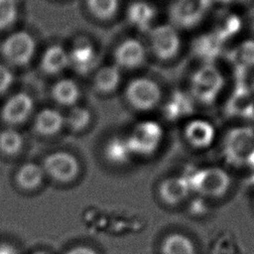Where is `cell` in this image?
Returning <instances> with one entry per match:
<instances>
[{
    "label": "cell",
    "instance_id": "cell-1",
    "mask_svg": "<svg viewBox=\"0 0 254 254\" xmlns=\"http://www.w3.org/2000/svg\"><path fill=\"white\" fill-rule=\"evenodd\" d=\"M223 152L233 165L254 167V130L249 127L229 130L224 138Z\"/></svg>",
    "mask_w": 254,
    "mask_h": 254
},
{
    "label": "cell",
    "instance_id": "cell-2",
    "mask_svg": "<svg viewBox=\"0 0 254 254\" xmlns=\"http://www.w3.org/2000/svg\"><path fill=\"white\" fill-rule=\"evenodd\" d=\"M36 52V41L27 31L20 30L8 35L0 46L3 60L10 65L22 67L28 65Z\"/></svg>",
    "mask_w": 254,
    "mask_h": 254
},
{
    "label": "cell",
    "instance_id": "cell-3",
    "mask_svg": "<svg viewBox=\"0 0 254 254\" xmlns=\"http://www.w3.org/2000/svg\"><path fill=\"white\" fill-rule=\"evenodd\" d=\"M188 180L191 191L211 198L223 196L230 187L227 173L216 167L198 170Z\"/></svg>",
    "mask_w": 254,
    "mask_h": 254
},
{
    "label": "cell",
    "instance_id": "cell-4",
    "mask_svg": "<svg viewBox=\"0 0 254 254\" xmlns=\"http://www.w3.org/2000/svg\"><path fill=\"white\" fill-rule=\"evenodd\" d=\"M222 85L223 77L219 70L214 65L206 64L192 74L190 93L197 101L208 104L215 100Z\"/></svg>",
    "mask_w": 254,
    "mask_h": 254
},
{
    "label": "cell",
    "instance_id": "cell-5",
    "mask_svg": "<svg viewBox=\"0 0 254 254\" xmlns=\"http://www.w3.org/2000/svg\"><path fill=\"white\" fill-rule=\"evenodd\" d=\"M162 98V91L156 81L148 77L132 79L125 88V99L138 111L154 109Z\"/></svg>",
    "mask_w": 254,
    "mask_h": 254
},
{
    "label": "cell",
    "instance_id": "cell-6",
    "mask_svg": "<svg viewBox=\"0 0 254 254\" xmlns=\"http://www.w3.org/2000/svg\"><path fill=\"white\" fill-rule=\"evenodd\" d=\"M162 136L163 130L157 122L142 121L133 127L126 141L132 155L148 156L156 151Z\"/></svg>",
    "mask_w": 254,
    "mask_h": 254
},
{
    "label": "cell",
    "instance_id": "cell-7",
    "mask_svg": "<svg viewBox=\"0 0 254 254\" xmlns=\"http://www.w3.org/2000/svg\"><path fill=\"white\" fill-rule=\"evenodd\" d=\"M41 166L46 175L59 183H69L79 173L77 159L66 151H55L48 154Z\"/></svg>",
    "mask_w": 254,
    "mask_h": 254
},
{
    "label": "cell",
    "instance_id": "cell-8",
    "mask_svg": "<svg viewBox=\"0 0 254 254\" xmlns=\"http://www.w3.org/2000/svg\"><path fill=\"white\" fill-rule=\"evenodd\" d=\"M150 48L160 61H170L180 51L181 41L176 29L168 24L159 25L149 30Z\"/></svg>",
    "mask_w": 254,
    "mask_h": 254
},
{
    "label": "cell",
    "instance_id": "cell-9",
    "mask_svg": "<svg viewBox=\"0 0 254 254\" xmlns=\"http://www.w3.org/2000/svg\"><path fill=\"white\" fill-rule=\"evenodd\" d=\"M210 0H176L170 8V19L174 26L190 29L204 17Z\"/></svg>",
    "mask_w": 254,
    "mask_h": 254
},
{
    "label": "cell",
    "instance_id": "cell-10",
    "mask_svg": "<svg viewBox=\"0 0 254 254\" xmlns=\"http://www.w3.org/2000/svg\"><path fill=\"white\" fill-rule=\"evenodd\" d=\"M35 101L26 91H19L11 95L0 109L1 120L8 126L15 128L25 123L32 115Z\"/></svg>",
    "mask_w": 254,
    "mask_h": 254
},
{
    "label": "cell",
    "instance_id": "cell-11",
    "mask_svg": "<svg viewBox=\"0 0 254 254\" xmlns=\"http://www.w3.org/2000/svg\"><path fill=\"white\" fill-rule=\"evenodd\" d=\"M69 66L80 75L90 73L98 64V56L92 42L84 37L76 38L68 50Z\"/></svg>",
    "mask_w": 254,
    "mask_h": 254
},
{
    "label": "cell",
    "instance_id": "cell-12",
    "mask_svg": "<svg viewBox=\"0 0 254 254\" xmlns=\"http://www.w3.org/2000/svg\"><path fill=\"white\" fill-rule=\"evenodd\" d=\"M147 53L145 46L137 39L123 40L114 50V64L120 69H135L144 64Z\"/></svg>",
    "mask_w": 254,
    "mask_h": 254
},
{
    "label": "cell",
    "instance_id": "cell-13",
    "mask_svg": "<svg viewBox=\"0 0 254 254\" xmlns=\"http://www.w3.org/2000/svg\"><path fill=\"white\" fill-rule=\"evenodd\" d=\"M225 111L230 116L252 118L254 117V96L251 90L239 81L229 97Z\"/></svg>",
    "mask_w": 254,
    "mask_h": 254
},
{
    "label": "cell",
    "instance_id": "cell-14",
    "mask_svg": "<svg viewBox=\"0 0 254 254\" xmlns=\"http://www.w3.org/2000/svg\"><path fill=\"white\" fill-rule=\"evenodd\" d=\"M69 66V56L62 45L54 44L48 47L40 60L41 70L48 75L62 73Z\"/></svg>",
    "mask_w": 254,
    "mask_h": 254
},
{
    "label": "cell",
    "instance_id": "cell-15",
    "mask_svg": "<svg viewBox=\"0 0 254 254\" xmlns=\"http://www.w3.org/2000/svg\"><path fill=\"white\" fill-rule=\"evenodd\" d=\"M64 126V115L58 109L46 107L41 109L33 121L36 134L44 137L55 136Z\"/></svg>",
    "mask_w": 254,
    "mask_h": 254
},
{
    "label": "cell",
    "instance_id": "cell-16",
    "mask_svg": "<svg viewBox=\"0 0 254 254\" xmlns=\"http://www.w3.org/2000/svg\"><path fill=\"white\" fill-rule=\"evenodd\" d=\"M191 191L189 180L183 177H173L162 182L159 187L161 199L170 205L184 201Z\"/></svg>",
    "mask_w": 254,
    "mask_h": 254
},
{
    "label": "cell",
    "instance_id": "cell-17",
    "mask_svg": "<svg viewBox=\"0 0 254 254\" xmlns=\"http://www.w3.org/2000/svg\"><path fill=\"white\" fill-rule=\"evenodd\" d=\"M80 88L75 80L68 77L60 78L51 87L53 100L62 106L72 107L76 105L80 97Z\"/></svg>",
    "mask_w": 254,
    "mask_h": 254
},
{
    "label": "cell",
    "instance_id": "cell-18",
    "mask_svg": "<svg viewBox=\"0 0 254 254\" xmlns=\"http://www.w3.org/2000/svg\"><path fill=\"white\" fill-rule=\"evenodd\" d=\"M185 138L194 148H206L214 139L213 126L204 120H192L185 128Z\"/></svg>",
    "mask_w": 254,
    "mask_h": 254
},
{
    "label": "cell",
    "instance_id": "cell-19",
    "mask_svg": "<svg viewBox=\"0 0 254 254\" xmlns=\"http://www.w3.org/2000/svg\"><path fill=\"white\" fill-rule=\"evenodd\" d=\"M122 78L121 69L115 64H108L99 67L92 79L94 89L101 94H110L120 85Z\"/></svg>",
    "mask_w": 254,
    "mask_h": 254
},
{
    "label": "cell",
    "instance_id": "cell-20",
    "mask_svg": "<svg viewBox=\"0 0 254 254\" xmlns=\"http://www.w3.org/2000/svg\"><path fill=\"white\" fill-rule=\"evenodd\" d=\"M127 20L130 25L141 30H150V25L156 16L155 8L147 1H133L127 8Z\"/></svg>",
    "mask_w": 254,
    "mask_h": 254
},
{
    "label": "cell",
    "instance_id": "cell-21",
    "mask_svg": "<svg viewBox=\"0 0 254 254\" xmlns=\"http://www.w3.org/2000/svg\"><path fill=\"white\" fill-rule=\"evenodd\" d=\"M44 176L45 173L42 166L28 162L19 167L15 175V180L22 190H33L41 186Z\"/></svg>",
    "mask_w": 254,
    "mask_h": 254
},
{
    "label": "cell",
    "instance_id": "cell-22",
    "mask_svg": "<svg viewBox=\"0 0 254 254\" xmlns=\"http://www.w3.org/2000/svg\"><path fill=\"white\" fill-rule=\"evenodd\" d=\"M103 154L105 159L113 165L127 164L131 158V151L128 147L126 137L112 136L104 145Z\"/></svg>",
    "mask_w": 254,
    "mask_h": 254
},
{
    "label": "cell",
    "instance_id": "cell-23",
    "mask_svg": "<svg viewBox=\"0 0 254 254\" xmlns=\"http://www.w3.org/2000/svg\"><path fill=\"white\" fill-rule=\"evenodd\" d=\"M229 60L240 75L254 66V40H246L235 47L229 54Z\"/></svg>",
    "mask_w": 254,
    "mask_h": 254
},
{
    "label": "cell",
    "instance_id": "cell-24",
    "mask_svg": "<svg viewBox=\"0 0 254 254\" xmlns=\"http://www.w3.org/2000/svg\"><path fill=\"white\" fill-rule=\"evenodd\" d=\"M192 111V102L189 95L184 92L177 91L172 94L171 98L164 106L163 114L171 121L178 120L189 115Z\"/></svg>",
    "mask_w": 254,
    "mask_h": 254
},
{
    "label": "cell",
    "instance_id": "cell-25",
    "mask_svg": "<svg viewBox=\"0 0 254 254\" xmlns=\"http://www.w3.org/2000/svg\"><path fill=\"white\" fill-rule=\"evenodd\" d=\"M221 45L222 44L212 33L202 35L194 40L192 52L197 58L209 63L220 54Z\"/></svg>",
    "mask_w": 254,
    "mask_h": 254
},
{
    "label": "cell",
    "instance_id": "cell-26",
    "mask_svg": "<svg viewBox=\"0 0 254 254\" xmlns=\"http://www.w3.org/2000/svg\"><path fill=\"white\" fill-rule=\"evenodd\" d=\"M240 28L241 20L237 15L232 13H223L217 17L212 34L221 44H223L225 41L236 35Z\"/></svg>",
    "mask_w": 254,
    "mask_h": 254
},
{
    "label": "cell",
    "instance_id": "cell-27",
    "mask_svg": "<svg viewBox=\"0 0 254 254\" xmlns=\"http://www.w3.org/2000/svg\"><path fill=\"white\" fill-rule=\"evenodd\" d=\"M161 252L162 254H195L191 240L180 233L167 236L162 243Z\"/></svg>",
    "mask_w": 254,
    "mask_h": 254
},
{
    "label": "cell",
    "instance_id": "cell-28",
    "mask_svg": "<svg viewBox=\"0 0 254 254\" xmlns=\"http://www.w3.org/2000/svg\"><path fill=\"white\" fill-rule=\"evenodd\" d=\"M22 134L13 127H6L0 131V152L6 156H16L23 148Z\"/></svg>",
    "mask_w": 254,
    "mask_h": 254
},
{
    "label": "cell",
    "instance_id": "cell-29",
    "mask_svg": "<svg viewBox=\"0 0 254 254\" xmlns=\"http://www.w3.org/2000/svg\"><path fill=\"white\" fill-rule=\"evenodd\" d=\"M88 12L100 21L112 19L119 10V0H85Z\"/></svg>",
    "mask_w": 254,
    "mask_h": 254
},
{
    "label": "cell",
    "instance_id": "cell-30",
    "mask_svg": "<svg viewBox=\"0 0 254 254\" xmlns=\"http://www.w3.org/2000/svg\"><path fill=\"white\" fill-rule=\"evenodd\" d=\"M91 122V112L83 106L74 105L70 107L66 115H64V125L72 132H80L84 130Z\"/></svg>",
    "mask_w": 254,
    "mask_h": 254
},
{
    "label": "cell",
    "instance_id": "cell-31",
    "mask_svg": "<svg viewBox=\"0 0 254 254\" xmlns=\"http://www.w3.org/2000/svg\"><path fill=\"white\" fill-rule=\"evenodd\" d=\"M19 14L17 0H0V31L12 27Z\"/></svg>",
    "mask_w": 254,
    "mask_h": 254
},
{
    "label": "cell",
    "instance_id": "cell-32",
    "mask_svg": "<svg viewBox=\"0 0 254 254\" xmlns=\"http://www.w3.org/2000/svg\"><path fill=\"white\" fill-rule=\"evenodd\" d=\"M14 81L12 70L7 64L0 63V95L5 93Z\"/></svg>",
    "mask_w": 254,
    "mask_h": 254
},
{
    "label": "cell",
    "instance_id": "cell-33",
    "mask_svg": "<svg viewBox=\"0 0 254 254\" xmlns=\"http://www.w3.org/2000/svg\"><path fill=\"white\" fill-rule=\"evenodd\" d=\"M64 254H97V253L90 247L76 246L68 249Z\"/></svg>",
    "mask_w": 254,
    "mask_h": 254
},
{
    "label": "cell",
    "instance_id": "cell-34",
    "mask_svg": "<svg viewBox=\"0 0 254 254\" xmlns=\"http://www.w3.org/2000/svg\"><path fill=\"white\" fill-rule=\"evenodd\" d=\"M0 254H19V253L14 246L4 243L0 245Z\"/></svg>",
    "mask_w": 254,
    "mask_h": 254
},
{
    "label": "cell",
    "instance_id": "cell-35",
    "mask_svg": "<svg viewBox=\"0 0 254 254\" xmlns=\"http://www.w3.org/2000/svg\"><path fill=\"white\" fill-rule=\"evenodd\" d=\"M218 2H222V3H231V2H238V3H244L248 0H216Z\"/></svg>",
    "mask_w": 254,
    "mask_h": 254
},
{
    "label": "cell",
    "instance_id": "cell-36",
    "mask_svg": "<svg viewBox=\"0 0 254 254\" xmlns=\"http://www.w3.org/2000/svg\"><path fill=\"white\" fill-rule=\"evenodd\" d=\"M33 254H50V253H48V252H46V251H36V252H34Z\"/></svg>",
    "mask_w": 254,
    "mask_h": 254
},
{
    "label": "cell",
    "instance_id": "cell-37",
    "mask_svg": "<svg viewBox=\"0 0 254 254\" xmlns=\"http://www.w3.org/2000/svg\"><path fill=\"white\" fill-rule=\"evenodd\" d=\"M252 89H253V91H254V82H253V84H252Z\"/></svg>",
    "mask_w": 254,
    "mask_h": 254
}]
</instances>
